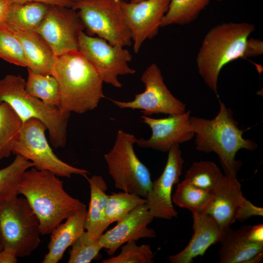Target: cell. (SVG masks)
<instances>
[{"label":"cell","instance_id":"6da1fadb","mask_svg":"<svg viewBox=\"0 0 263 263\" xmlns=\"http://www.w3.org/2000/svg\"><path fill=\"white\" fill-rule=\"evenodd\" d=\"M52 75L59 86L58 108L63 112L85 113L96 108L105 97L103 81L79 50L55 56Z\"/></svg>","mask_w":263,"mask_h":263},{"label":"cell","instance_id":"7a4b0ae2","mask_svg":"<svg viewBox=\"0 0 263 263\" xmlns=\"http://www.w3.org/2000/svg\"><path fill=\"white\" fill-rule=\"evenodd\" d=\"M63 183L54 173L35 167L23 175L18 193L26 199L38 218L41 235L50 234L63 220L86 207L65 190Z\"/></svg>","mask_w":263,"mask_h":263},{"label":"cell","instance_id":"3957f363","mask_svg":"<svg viewBox=\"0 0 263 263\" xmlns=\"http://www.w3.org/2000/svg\"><path fill=\"white\" fill-rule=\"evenodd\" d=\"M219 101V111L213 119L190 117L196 149L205 153H215L225 175H237L242 165L235 159L237 152L241 149L254 151L258 145L253 140L243 137L245 131L238 126L233 111L220 99Z\"/></svg>","mask_w":263,"mask_h":263},{"label":"cell","instance_id":"277c9868","mask_svg":"<svg viewBox=\"0 0 263 263\" xmlns=\"http://www.w3.org/2000/svg\"><path fill=\"white\" fill-rule=\"evenodd\" d=\"M255 30L246 22L223 23L211 28L205 36L196 62L205 83L218 96V81L222 68L239 58H245L247 41Z\"/></svg>","mask_w":263,"mask_h":263},{"label":"cell","instance_id":"5b68a950","mask_svg":"<svg viewBox=\"0 0 263 263\" xmlns=\"http://www.w3.org/2000/svg\"><path fill=\"white\" fill-rule=\"evenodd\" d=\"M25 82L20 75H7L0 79V102L10 105L23 123L32 118L40 120L47 127L52 146L55 149L64 148L71 113L28 94Z\"/></svg>","mask_w":263,"mask_h":263},{"label":"cell","instance_id":"8992f818","mask_svg":"<svg viewBox=\"0 0 263 263\" xmlns=\"http://www.w3.org/2000/svg\"><path fill=\"white\" fill-rule=\"evenodd\" d=\"M137 139L132 133L119 130L112 148L104 158L115 188L145 198L152 181L150 170L134 150Z\"/></svg>","mask_w":263,"mask_h":263},{"label":"cell","instance_id":"52a82bcc","mask_svg":"<svg viewBox=\"0 0 263 263\" xmlns=\"http://www.w3.org/2000/svg\"><path fill=\"white\" fill-rule=\"evenodd\" d=\"M41 235L38 218L26 199L18 196L0 203V238L4 247L18 257L30 256L39 246Z\"/></svg>","mask_w":263,"mask_h":263},{"label":"cell","instance_id":"ba28073f","mask_svg":"<svg viewBox=\"0 0 263 263\" xmlns=\"http://www.w3.org/2000/svg\"><path fill=\"white\" fill-rule=\"evenodd\" d=\"M71 8L77 11L87 35H97L113 45L132 44L119 0H80L73 2Z\"/></svg>","mask_w":263,"mask_h":263},{"label":"cell","instance_id":"9c48e42d","mask_svg":"<svg viewBox=\"0 0 263 263\" xmlns=\"http://www.w3.org/2000/svg\"><path fill=\"white\" fill-rule=\"evenodd\" d=\"M46 130V126L38 119L32 118L24 122L12 153L31 161L37 169L50 171L58 177L71 178L73 174L87 176V170L71 166L54 153L47 140Z\"/></svg>","mask_w":263,"mask_h":263},{"label":"cell","instance_id":"30bf717a","mask_svg":"<svg viewBox=\"0 0 263 263\" xmlns=\"http://www.w3.org/2000/svg\"><path fill=\"white\" fill-rule=\"evenodd\" d=\"M141 80L145 86L141 93L129 101L110 99L121 109L140 110L143 115L149 116L163 113L169 115L182 114L186 111V104L176 98L166 85L157 65L152 63L143 73Z\"/></svg>","mask_w":263,"mask_h":263},{"label":"cell","instance_id":"8fae6325","mask_svg":"<svg viewBox=\"0 0 263 263\" xmlns=\"http://www.w3.org/2000/svg\"><path fill=\"white\" fill-rule=\"evenodd\" d=\"M78 50L91 62L103 82L121 88L119 75H133L136 71L129 66L132 55L124 47L110 44L98 37L84 31L78 40Z\"/></svg>","mask_w":263,"mask_h":263},{"label":"cell","instance_id":"7c38bea8","mask_svg":"<svg viewBox=\"0 0 263 263\" xmlns=\"http://www.w3.org/2000/svg\"><path fill=\"white\" fill-rule=\"evenodd\" d=\"M84 27L77 12L71 7L50 5L37 30L55 56L78 50V40Z\"/></svg>","mask_w":263,"mask_h":263},{"label":"cell","instance_id":"4fadbf2b","mask_svg":"<svg viewBox=\"0 0 263 263\" xmlns=\"http://www.w3.org/2000/svg\"><path fill=\"white\" fill-rule=\"evenodd\" d=\"M170 0L127 2L119 0L126 24L131 33L133 49L137 53L146 39L158 32Z\"/></svg>","mask_w":263,"mask_h":263},{"label":"cell","instance_id":"5bb4252c","mask_svg":"<svg viewBox=\"0 0 263 263\" xmlns=\"http://www.w3.org/2000/svg\"><path fill=\"white\" fill-rule=\"evenodd\" d=\"M164 169L160 176L152 182L146 197V205L154 218L171 220L177 217V212L172 200V190L179 183L182 174L184 159L179 144L168 151Z\"/></svg>","mask_w":263,"mask_h":263},{"label":"cell","instance_id":"9a60e30c","mask_svg":"<svg viewBox=\"0 0 263 263\" xmlns=\"http://www.w3.org/2000/svg\"><path fill=\"white\" fill-rule=\"evenodd\" d=\"M190 111L163 118L142 115L143 123L149 126L151 134L148 139L137 138L136 144L142 148L168 152L172 146L191 140L194 132L190 121Z\"/></svg>","mask_w":263,"mask_h":263},{"label":"cell","instance_id":"2e32d148","mask_svg":"<svg viewBox=\"0 0 263 263\" xmlns=\"http://www.w3.org/2000/svg\"><path fill=\"white\" fill-rule=\"evenodd\" d=\"M153 219L146 203L140 205L118 221L114 227L103 233L99 237L100 244L109 255H113L127 242L154 238L155 232L148 227Z\"/></svg>","mask_w":263,"mask_h":263},{"label":"cell","instance_id":"e0dca14e","mask_svg":"<svg viewBox=\"0 0 263 263\" xmlns=\"http://www.w3.org/2000/svg\"><path fill=\"white\" fill-rule=\"evenodd\" d=\"M193 233L187 246L176 254L169 256L171 263H192L202 256L212 244L222 240L225 231L207 213H192Z\"/></svg>","mask_w":263,"mask_h":263},{"label":"cell","instance_id":"ac0fdd59","mask_svg":"<svg viewBox=\"0 0 263 263\" xmlns=\"http://www.w3.org/2000/svg\"><path fill=\"white\" fill-rule=\"evenodd\" d=\"M211 203L205 212L211 216L224 230L236 221V215L243 200L241 185L237 175H225L217 188L212 193Z\"/></svg>","mask_w":263,"mask_h":263},{"label":"cell","instance_id":"d6986e66","mask_svg":"<svg viewBox=\"0 0 263 263\" xmlns=\"http://www.w3.org/2000/svg\"><path fill=\"white\" fill-rule=\"evenodd\" d=\"M87 212L86 207L78 210L51 232L48 252L42 263H57L62 259L66 249L85 231Z\"/></svg>","mask_w":263,"mask_h":263},{"label":"cell","instance_id":"ffe728a7","mask_svg":"<svg viewBox=\"0 0 263 263\" xmlns=\"http://www.w3.org/2000/svg\"><path fill=\"white\" fill-rule=\"evenodd\" d=\"M8 26L20 42L27 61V69L36 73L52 75L55 56L43 38L36 32Z\"/></svg>","mask_w":263,"mask_h":263},{"label":"cell","instance_id":"44dd1931","mask_svg":"<svg viewBox=\"0 0 263 263\" xmlns=\"http://www.w3.org/2000/svg\"><path fill=\"white\" fill-rule=\"evenodd\" d=\"M248 227L244 225L236 230L229 227L225 231L220 242L221 263H247L252 257L263 252V243L253 242L248 237Z\"/></svg>","mask_w":263,"mask_h":263},{"label":"cell","instance_id":"7402d4cb","mask_svg":"<svg viewBox=\"0 0 263 263\" xmlns=\"http://www.w3.org/2000/svg\"><path fill=\"white\" fill-rule=\"evenodd\" d=\"M87 179L90 188V200L87 210L85 230L93 239H99L109 225L105 220V211L109 195L107 185L101 175H94Z\"/></svg>","mask_w":263,"mask_h":263},{"label":"cell","instance_id":"603a6c76","mask_svg":"<svg viewBox=\"0 0 263 263\" xmlns=\"http://www.w3.org/2000/svg\"><path fill=\"white\" fill-rule=\"evenodd\" d=\"M50 5L38 1L13 3L6 24L19 29L36 32L43 21Z\"/></svg>","mask_w":263,"mask_h":263},{"label":"cell","instance_id":"cb8c5ba5","mask_svg":"<svg viewBox=\"0 0 263 263\" xmlns=\"http://www.w3.org/2000/svg\"><path fill=\"white\" fill-rule=\"evenodd\" d=\"M23 122L8 103L0 102V160L9 157Z\"/></svg>","mask_w":263,"mask_h":263},{"label":"cell","instance_id":"d4e9b609","mask_svg":"<svg viewBox=\"0 0 263 263\" xmlns=\"http://www.w3.org/2000/svg\"><path fill=\"white\" fill-rule=\"evenodd\" d=\"M34 164L23 156L16 154L13 162L0 169V203L19 195V188L25 171Z\"/></svg>","mask_w":263,"mask_h":263},{"label":"cell","instance_id":"484cf974","mask_svg":"<svg viewBox=\"0 0 263 263\" xmlns=\"http://www.w3.org/2000/svg\"><path fill=\"white\" fill-rule=\"evenodd\" d=\"M213 198V193L198 188L185 179L177 185L172 200L179 207L191 213H205Z\"/></svg>","mask_w":263,"mask_h":263},{"label":"cell","instance_id":"4316f807","mask_svg":"<svg viewBox=\"0 0 263 263\" xmlns=\"http://www.w3.org/2000/svg\"><path fill=\"white\" fill-rule=\"evenodd\" d=\"M28 69L25 90L32 96L44 103L58 108L59 89L56 79L52 75H42Z\"/></svg>","mask_w":263,"mask_h":263},{"label":"cell","instance_id":"83f0119b","mask_svg":"<svg viewBox=\"0 0 263 263\" xmlns=\"http://www.w3.org/2000/svg\"><path fill=\"white\" fill-rule=\"evenodd\" d=\"M225 175L213 162H194L186 171L185 180L193 186L213 193L222 181Z\"/></svg>","mask_w":263,"mask_h":263},{"label":"cell","instance_id":"f1b7e54d","mask_svg":"<svg viewBox=\"0 0 263 263\" xmlns=\"http://www.w3.org/2000/svg\"><path fill=\"white\" fill-rule=\"evenodd\" d=\"M210 0H170L161 27L172 24L185 25L195 20Z\"/></svg>","mask_w":263,"mask_h":263},{"label":"cell","instance_id":"f546056e","mask_svg":"<svg viewBox=\"0 0 263 263\" xmlns=\"http://www.w3.org/2000/svg\"><path fill=\"white\" fill-rule=\"evenodd\" d=\"M146 203L145 198L125 191L109 195L105 211V220L109 225L117 222L140 205Z\"/></svg>","mask_w":263,"mask_h":263},{"label":"cell","instance_id":"4dcf8cb0","mask_svg":"<svg viewBox=\"0 0 263 263\" xmlns=\"http://www.w3.org/2000/svg\"><path fill=\"white\" fill-rule=\"evenodd\" d=\"M0 58L17 66L28 67L20 42L7 24L0 25Z\"/></svg>","mask_w":263,"mask_h":263},{"label":"cell","instance_id":"1f68e13d","mask_svg":"<svg viewBox=\"0 0 263 263\" xmlns=\"http://www.w3.org/2000/svg\"><path fill=\"white\" fill-rule=\"evenodd\" d=\"M103 247L99 239L92 238L84 231L72 246L68 263H90L96 259Z\"/></svg>","mask_w":263,"mask_h":263},{"label":"cell","instance_id":"d6a6232c","mask_svg":"<svg viewBox=\"0 0 263 263\" xmlns=\"http://www.w3.org/2000/svg\"><path fill=\"white\" fill-rule=\"evenodd\" d=\"M121 252L115 256L103 260L102 263H152L154 254L149 244L138 245L131 241L121 246Z\"/></svg>","mask_w":263,"mask_h":263},{"label":"cell","instance_id":"836d02e7","mask_svg":"<svg viewBox=\"0 0 263 263\" xmlns=\"http://www.w3.org/2000/svg\"><path fill=\"white\" fill-rule=\"evenodd\" d=\"M263 216V208L255 206L245 198L238 209L236 215V220L242 222L252 216Z\"/></svg>","mask_w":263,"mask_h":263},{"label":"cell","instance_id":"e575fe53","mask_svg":"<svg viewBox=\"0 0 263 263\" xmlns=\"http://www.w3.org/2000/svg\"><path fill=\"white\" fill-rule=\"evenodd\" d=\"M263 53V42L254 38L248 39L245 54V58L255 56Z\"/></svg>","mask_w":263,"mask_h":263},{"label":"cell","instance_id":"d590c367","mask_svg":"<svg viewBox=\"0 0 263 263\" xmlns=\"http://www.w3.org/2000/svg\"><path fill=\"white\" fill-rule=\"evenodd\" d=\"M247 235L251 241L263 243V225L259 224L252 226L249 225Z\"/></svg>","mask_w":263,"mask_h":263},{"label":"cell","instance_id":"8d00e7d4","mask_svg":"<svg viewBox=\"0 0 263 263\" xmlns=\"http://www.w3.org/2000/svg\"><path fill=\"white\" fill-rule=\"evenodd\" d=\"M18 256L16 251L9 247H4L0 250V263H16Z\"/></svg>","mask_w":263,"mask_h":263},{"label":"cell","instance_id":"74e56055","mask_svg":"<svg viewBox=\"0 0 263 263\" xmlns=\"http://www.w3.org/2000/svg\"><path fill=\"white\" fill-rule=\"evenodd\" d=\"M12 4L11 0H0V25L7 23Z\"/></svg>","mask_w":263,"mask_h":263},{"label":"cell","instance_id":"f35d334b","mask_svg":"<svg viewBox=\"0 0 263 263\" xmlns=\"http://www.w3.org/2000/svg\"><path fill=\"white\" fill-rule=\"evenodd\" d=\"M13 3L21 4L28 2L38 1L51 5H59L71 7L73 1L70 0H11Z\"/></svg>","mask_w":263,"mask_h":263},{"label":"cell","instance_id":"ab89813d","mask_svg":"<svg viewBox=\"0 0 263 263\" xmlns=\"http://www.w3.org/2000/svg\"><path fill=\"white\" fill-rule=\"evenodd\" d=\"M3 248V246L1 242V240L0 238V250H1Z\"/></svg>","mask_w":263,"mask_h":263},{"label":"cell","instance_id":"60d3db41","mask_svg":"<svg viewBox=\"0 0 263 263\" xmlns=\"http://www.w3.org/2000/svg\"><path fill=\"white\" fill-rule=\"evenodd\" d=\"M144 0H132V1L133 2H140V1H144Z\"/></svg>","mask_w":263,"mask_h":263},{"label":"cell","instance_id":"b9f144b4","mask_svg":"<svg viewBox=\"0 0 263 263\" xmlns=\"http://www.w3.org/2000/svg\"><path fill=\"white\" fill-rule=\"evenodd\" d=\"M73 2H75V1H78V0H70Z\"/></svg>","mask_w":263,"mask_h":263},{"label":"cell","instance_id":"7bdbcfd3","mask_svg":"<svg viewBox=\"0 0 263 263\" xmlns=\"http://www.w3.org/2000/svg\"><path fill=\"white\" fill-rule=\"evenodd\" d=\"M219 0V1H221V0Z\"/></svg>","mask_w":263,"mask_h":263}]
</instances>
